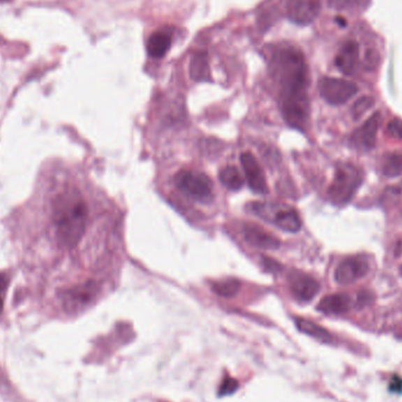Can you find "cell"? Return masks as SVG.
Instances as JSON below:
<instances>
[{
    "label": "cell",
    "instance_id": "cell-1",
    "mask_svg": "<svg viewBox=\"0 0 402 402\" xmlns=\"http://www.w3.org/2000/svg\"><path fill=\"white\" fill-rule=\"evenodd\" d=\"M271 72L280 86V108L290 126L304 130L308 120V68L305 58L293 46L276 50L271 60Z\"/></svg>",
    "mask_w": 402,
    "mask_h": 402
},
{
    "label": "cell",
    "instance_id": "cell-2",
    "mask_svg": "<svg viewBox=\"0 0 402 402\" xmlns=\"http://www.w3.org/2000/svg\"><path fill=\"white\" fill-rule=\"evenodd\" d=\"M364 180V172L355 165H341L335 171L334 179L328 188V197L334 205L348 204Z\"/></svg>",
    "mask_w": 402,
    "mask_h": 402
},
{
    "label": "cell",
    "instance_id": "cell-3",
    "mask_svg": "<svg viewBox=\"0 0 402 402\" xmlns=\"http://www.w3.org/2000/svg\"><path fill=\"white\" fill-rule=\"evenodd\" d=\"M174 181L179 190L183 191L184 193L194 200L206 202L212 199V180L204 173L184 170L175 175Z\"/></svg>",
    "mask_w": 402,
    "mask_h": 402
},
{
    "label": "cell",
    "instance_id": "cell-4",
    "mask_svg": "<svg viewBox=\"0 0 402 402\" xmlns=\"http://www.w3.org/2000/svg\"><path fill=\"white\" fill-rule=\"evenodd\" d=\"M357 86L343 79L325 77L319 82L321 97L331 105H343L357 94Z\"/></svg>",
    "mask_w": 402,
    "mask_h": 402
},
{
    "label": "cell",
    "instance_id": "cell-5",
    "mask_svg": "<svg viewBox=\"0 0 402 402\" xmlns=\"http://www.w3.org/2000/svg\"><path fill=\"white\" fill-rule=\"evenodd\" d=\"M369 272V264L364 257L346 258L335 269L334 279L339 285H350Z\"/></svg>",
    "mask_w": 402,
    "mask_h": 402
},
{
    "label": "cell",
    "instance_id": "cell-6",
    "mask_svg": "<svg viewBox=\"0 0 402 402\" xmlns=\"http://www.w3.org/2000/svg\"><path fill=\"white\" fill-rule=\"evenodd\" d=\"M320 0H288L286 5L287 17L298 25L312 24L320 15Z\"/></svg>",
    "mask_w": 402,
    "mask_h": 402
},
{
    "label": "cell",
    "instance_id": "cell-7",
    "mask_svg": "<svg viewBox=\"0 0 402 402\" xmlns=\"http://www.w3.org/2000/svg\"><path fill=\"white\" fill-rule=\"evenodd\" d=\"M381 125V113L376 112L360 128H357L350 137V145L355 149L368 151L375 145L376 134Z\"/></svg>",
    "mask_w": 402,
    "mask_h": 402
},
{
    "label": "cell",
    "instance_id": "cell-8",
    "mask_svg": "<svg viewBox=\"0 0 402 402\" xmlns=\"http://www.w3.org/2000/svg\"><path fill=\"white\" fill-rule=\"evenodd\" d=\"M242 168L245 172L247 183L254 193L266 194L268 192L267 181L260 164L252 153H242L240 156Z\"/></svg>",
    "mask_w": 402,
    "mask_h": 402
},
{
    "label": "cell",
    "instance_id": "cell-9",
    "mask_svg": "<svg viewBox=\"0 0 402 402\" xmlns=\"http://www.w3.org/2000/svg\"><path fill=\"white\" fill-rule=\"evenodd\" d=\"M290 285L295 298L300 302H311L320 290V285L317 280L302 272L290 274Z\"/></svg>",
    "mask_w": 402,
    "mask_h": 402
},
{
    "label": "cell",
    "instance_id": "cell-10",
    "mask_svg": "<svg viewBox=\"0 0 402 402\" xmlns=\"http://www.w3.org/2000/svg\"><path fill=\"white\" fill-rule=\"evenodd\" d=\"M360 61V47L354 40H348L340 50L335 65L343 75H353L357 72Z\"/></svg>",
    "mask_w": 402,
    "mask_h": 402
},
{
    "label": "cell",
    "instance_id": "cell-11",
    "mask_svg": "<svg viewBox=\"0 0 402 402\" xmlns=\"http://www.w3.org/2000/svg\"><path fill=\"white\" fill-rule=\"evenodd\" d=\"M246 241L250 242L251 245L265 248V250H276L280 246V241L271 233L264 231L262 228L255 225H247L244 230Z\"/></svg>",
    "mask_w": 402,
    "mask_h": 402
},
{
    "label": "cell",
    "instance_id": "cell-12",
    "mask_svg": "<svg viewBox=\"0 0 402 402\" xmlns=\"http://www.w3.org/2000/svg\"><path fill=\"white\" fill-rule=\"evenodd\" d=\"M171 34L166 31H158L147 41V52L154 59H159L166 56V53L171 49Z\"/></svg>",
    "mask_w": 402,
    "mask_h": 402
},
{
    "label": "cell",
    "instance_id": "cell-13",
    "mask_svg": "<svg viewBox=\"0 0 402 402\" xmlns=\"http://www.w3.org/2000/svg\"><path fill=\"white\" fill-rule=\"evenodd\" d=\"M350 307V299L346 295H331L325 297L319 305L318 311L325 314H343Z\"/></svg>",
    "mask_w": 402,
    "mask_h": 402
},
{
    "label": "cell",
    "instance_id": "cell-14",
    "mask_svg": "<svg viewBox=\"0 0 402 402\" xmlns=\"http://www.w3.org/2000/svg\"><path fill=\"white\" fill-rule=\"evenodd\" d=\"M273 223L283 231L290 232V233L300 231L302 225L298 213L292 209H276V212L273 216Z\"/></svg>",
    "mask_w": 402,
    "mask_h": 402
},
{
    "label": "cell",
    "instance_id": "cell-15",
    "mask_svg": "<svg viewBox=\"0 0 402 402\" xmlns=\"http://www.w3.org/2000/svg\"><path fill=\"white\" fill-rule=\"evenodd\" d=\"M191 78L195 82H209L211 72H209V57L204 51L194 53L190 64Z\"/></svg>",
    "mask_w": 402,
    "mask_h": 402
},
{
    "label": "cell",
    "instance_id": "cell-16",
    "mask_svg": "<svg viewBox=\"0 0 402 402\" xmlns=\"http://www.w3.org/2000/svg\"><path fill=\"white\" fill-rule=\"evenodd\" d=\"M220 181L223 186L228 187V190L239 191L244 186V179H242L238 168L234 166H228L223 168L219 173Z\"/></svg>",
    "mask_w": 402,
    "mask_h": 402
},
{
    "label": "cell",
    "instance_id": "cell-17",
    "mask_svg": "<svg viewBox=\"0 0 402 402\" xmlns=\"http://www.w3.org/2000/svg\"><path fill=\"white\" fill-rule=\"evenodd\" d=\"M297 326L300 331L304 332L306 334L311 335L315 339L324 341V343H331L332 335L329 332L326 331L325 328L321 327L319 325L314 324L312 321L306 320V319H297Z\"/></svg>",
    "mask_w": 402,
    "mask_h": 402
},
{
    "label": "cell",
    "instance_id": "cell-18",
    "mask_svg": "<svg viewBox=\"0 0 402 402\" xmlns=\"http://www.w3.org/2000/svg\"><path fill=\"white\" fill-rule=\"evenodd\" d=\"M371 0H327L329 8L338 11H364L368 8Z\"/></svg>",
    "mask_w": 402,
    "mask_h": 402
},
{
    "label": "cell",
    "instance_id": "cell-19",
    "mask_svg": "<svg viewBox=\"0 0 402 402\" xmlns=\"http://www.w3.org/2000/svg\"><path fill=\"white\" fill-rule=\"evenodd\" d=\"M382 173L389 178L402 174V153H392L385 158Z\"/></svg>",
    "mask_w": 402,
    "mask_h": 402
},
{
    "label": "cell",
    "instance_id": "cell-20",
    "mask_svg": "<svg viewBox=\"0 0 402 402\" xmlns=\"http://www.w3.org/2000/svg\"><path fill=\"white\" fill-rule=\"evenodd\" d=\"M212 290L220 297L231 298V297H234L240 290V283L237 279L221 280V281L213 283Z\"/></svg>",
    "mask_w": 402,
    "mask_h": 402
},
{
    "label": "cell",
    "instance_id": "cell-21",
    "mask_svg": "<svg viewBox=\"0 0 402 402\" xmlns=\"http://www.w3.org/2000/svg\"><path fill=\"white\" fill-rule=\"evenodd\" d=\"M375 101L372 97H362L359 100H357V103L353 105V108H352L354 119H359L362 114H365L366 112L372 107Z\"/></svg>",
    "mask_w": 402,
    "mask_h": 402
},
{
    "label": "cell",
    "instance_id": "cell-22",
    "mask_svg": "<svg viewBox=\"0 0 402 402\" xmlns=\"http://www.w3.org/2000/svg\"><path fill=\"white\" fill-rule=\"evenodd\" d=\"M238 381H235L232 378H226V379L223 380V384L220 385L219 395L220 396H223V395L232 394V393H234L238 389Z\"/></svg>",
    "mask_w": 402,
    "mask_h": 402
},
{
    "label": "cell",
    "instance_id": "cell-23",
    "mask_svg": "<svg viewBox=\"0 0 402 402\" xmlns=\"http://www.w3.org/2000/svg\"><path fill=\"white\" fill-rule=\"evenodd\" d=\"M387 133L395 139H402V120L395 118L387 124Z\"/></svg>",
    "mask_w": 402,
    "mask_h": 402
},
{
    "label": "cell",
    "instance_id": "cell-24",
    "mask_svg": "<svg viewBox=\"0 0 402 402\" xmlns=\"http://www.w3.org/2000/svg\"><path fill=\"white\" fill-rule=\"evenodd\" d=\"M379 63V54L376 51L368 50L365 54V66L373 70Z\"/></svg>",
    "mask_w": 402,
    "mask_h": 402
},
{
    "label": "cell",
    "instance_id": "cell-25",
    "mask_svg": "<svg viewBox=\"0 0 402 402\" xmlns=\"http://www.w3.org/2000/svg\"><path fill=\"white\" fill-rule=\"evenodd\" d=\"M5 290H6V279L4 276H0V312L3 308V298H4Z\"/></svg>",
    "mask_w": 402,
    "mask_h": 402
},
{
    "label": "cell",
    "instance_id": "cell-26",
    "mask_svg": "<svg viewBox=\"0 0 402 402\" xmlns=\"http://www.w3.org/2000/svg\"><path fill=\"white\" fill-rule=\"evenodd\" d=\"M400 274H401V276H402V265H401V267H400Z\"/></svg>",
    "mask_w": 402,
    "mask_h": 402
}]
</instances>
